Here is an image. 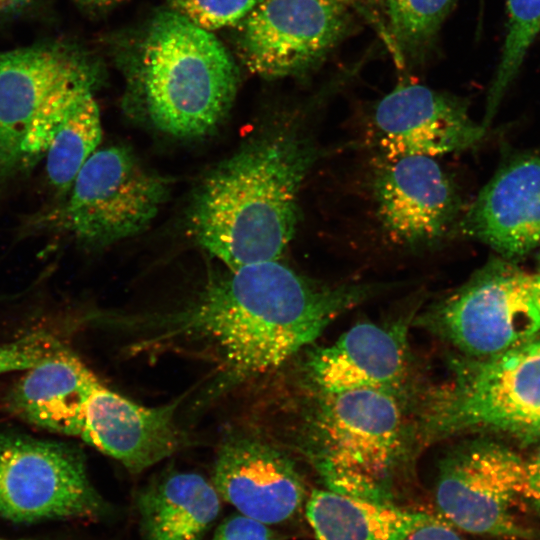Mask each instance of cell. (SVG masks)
<instances>
[{"label":"cell","instance_id":"24","mask_svg":"<svg viewBox=\"0 0 540 540\" xmlns=\"http://www.w3.org/2000/svg\"><path fill=\"white\" fill-rule=\"evenodd\" d=\"M259 0H166L169 9L196 26L214 31L239 24Z\"/></svg>","mask_w":540,"mask_h":540},{"label":"cell","instance_id":"3","mask_svg":"<svg viewBox=\"0 0 540 540\" xmlns=\"http://www.w3.org/2000/svg\"><path fill=\"white\" fill-rule=\"evenodd\" d=\"M129 73L152 124L183 138L214 129L239 84L238 67L221 41L170 9L156 13L144 28Z\"/></svg>","mask_w":540,"mask_h":540},{"label":"cell","instance_id":"12","mask_svg":"<svg viewBox=\"0 0 540 540\" xmlns=\"http://www.w3.org/2000/svg\"><path fill=\"white\" fill-rule=\"evenodd\" d=\"M373 194L383 229L391 240L409 248L440 243L462 218L456 185L433 157L384 160L373 181Z\"/></svg>","mask_w":540,"mask_h":540},{"label":"cell","instance_id":"17","mask_svg":"<svg viewBox=\"0 0 540 540\" xmlns=\"http://www.w3.org/2000/svg\"><path fill=\"white\" fill-rule=\"evenodd\" d=\"M313 382L325 394L372 389L395 395L407 368L405 328L358 323L308 357Z\"/></svg>","mask_w":540,"mask_h":540},{"label":"cell","instance_id":"2","mask_svg":"<svg viewBox=\"0 0 540 540\" xmlns=\"http://www.w3.org/2000/svg\"><path fill=\"white\" fill-rule=\"evenodd\" d=\"M302 118H288L218 164L191 201L188 228L229 269L279 260L299 218L302 184L321 149Z\"/></svg>","mask_w":540,"mask_h":540},{"label":"cell","instance_id":"31","mask_svg":"<svg viewBox=\"0 0 540 540\" xmlns=\"http://www.w3.org/2000/svg\"><path fill=\"white\" fill-rule=\"evenodd\" d=\"M529 289L534 303L540 312V273L529 274Z\"/></svg>","mask_w":540,"mask_h":540},{"label":"cell","instance_id":"26","mask_svg":"<svg viewBox=\"0 0 540 540\" xmlns=\"http://www.w3.org/2000/svg\"><path fill=\"white\" fill-rule=\"evenodd\" d=\"M212 540H281V536L269 525L238 513L217 527Z\"/></svg>","mask_w":540,"mask_h":540},{"label":"cell","instance_id":"14","mask_svg":"<svg viewBox=\"0 0 540 540\" xmlns=\"http://www.w3.org/2000/svg\"><path fill=\"white\" fill-rule=\"evenodd\" d=\"M212 484L238 513L269 526L294 517L305 499L303 481L292 461L263 440L242 434L221 445Z\"/></svg>","mask_w":540,"mask_h":540},{"label":"cell","instance_id":"33","mask_svg":"<svg viewBox=\"0 0 540 540\" xmlns=\"http://www.w3.org/2000/svg\"><path fill=\"white\" fill-rule=\"evenodd\" d=\"M0 540H7V539H4V538H1V537H0ZM20 540H26V539H20Z\"/></svg>","mask_w":540,"mask_h":540},{"label":"cell","instance_id":"32","mask_svg":"<svg viewBox=\"0 0 540 540\" xmlns=\"http://www.w3.org/2000/svg\"><path fill=\"white\" fill-rule=\"evenodd\" d=\"M372 5L380 6V0H369Z\"/></svg>","mask_w":540,"mask_h":540},{"label":"cell","instance_id":"27","mask_svg":"<svg viewBox=\"0 0 540 540\" xmlns=\"http://www.w3.org/2000/svg\"><path fill=\"white\" fill-rule=\"evenodd\" d=\"M521 500L540 515V444L528 457H523Z\"/></svg>","mask_w":540,"mask_h":540},{"label":"cell","instance_id":"1","mask_svg":"<svg viewBox=\"0 0 540 540\" xmlns=\"http://www.w3.org/2000/svg\"><path fill=\"white\" fill-rule=\"evenodd\" d=\"M227 269L184 307L145 320V327L152 343L207 344L230 383L277 368L341 314L385 287L322 283L279 260Z\"/></svg>","mask_w":540,"mask_h":540},{"label":"cell","instance_id":"28","mask_svg":"<svg viewBox=\"0 0 540 540\" xmlns=\"http://www.w3.org/2000/svg\"><path fill=\"white\" fill-rule=\"evenodd\" d=\"M406 540H464L451 527L434 520L414 531Z\"/></svg>","mask_w":540,"mask_h":540},{"label":"cell","instance_id":"8","mask_svg":"<svg viewBox=\"0 0 540 540\" xmlns=\"http://www.w3.org/2000/svg\"><path fill=\"white\" fill-rule=\"evenodd\" d=\"M361 0H259L238 24L245 66L268 79L317 69L354 30Z\"/></svg>","mask_w":540,"mask_h":540},{"label":"cell","instance_id":"16","mask_svg":"<svg viewBox=\"0 0 540 540\" xmlns=\"http://www.w3.org/2000/svg\"><path fill=\"white\" fill-rule=\"evenodd\" d=\"M459 229L505 258L540 245V155L501 168L463 214Z\"/></svg>","mask_w":540,"mask_h":540},{"label":"cell","instance_id":"10","mask_svg":"<svg viewBox=\"0 0 540 540\" xmlns=\"http://www.w3.org/2000/svg\"><path fill=\"white\" fill-rule=\"evenodd\" d=\"M425 321L473 359L502 354L540 333L529 274L498 260L435 305Z\"/></svg>","mask_w":540,"mask_h":540},{"label":"cell","instance_id":"5","mask_svg":"<svg viewBox=\"0 0 540 540\" xmlns=\"http://www.w3.org/2000/svg\"><path fill=\"white\" fill-rule=\"evenodd\" d=\"M313 431L314 463L329 490L391 502L389 483L402 445L394 394L372 389L325 394Z\"/></svg>","mask_w":540,"mask_h":540},{"label":"cell","instance_id":"11","mask_svg":"<svg viewBox=\"0 0 540 540\" xmlns=\"http://www.w3.org/2000/svg\"><path fill=\"white\" fill-rule=\"evenodd\" d=\"M523 456L491 442L457 450L441 465L435 502L441 515L463 531L519 540L531 537L514 509L521 500Z\"/></svg>","mask_w":540,"mask_h":540},{"label":"cell","instance_id":"13","mask_svg":"<svg viewBox=\"0 0 540 540\" xmlns=\"http://www.w3.org/2000/svg\"><path fill=\"white\" fill-rule=\"evenodd\" d=\"M372 128L383 160L460 152L486 131L470 117L463 99L419 84H401L380 99Z\"/></svg>","mask_w":540,"mask_h":540},{"label":"cell","instance_id":"29","mask_svg":"<svg viewBox=\"0 0 540 540\" xmlns=\"http://www.w3.org/2000/svg\"><path fill=\"white\" fill-rule=\"evenodd\" d=\"M79 7L92 11L101 12L110 9L126 0H73Z\"/></svg>","mask_w":540,"mask_h":540},{"label":"cell","instance_id":"6","mask_svg":"<svg viewBox=\"0 0 540 540\" xmlns=\"http://www.w3.org/2000/svg\"><path fill=\"white\" fill-rule=\"evenodd\" d=\"M426 424L438 436L490 429L540 437V337L458 367L432 401Z\"/></svg>","mask_w":540,"mask_h":540},{"label":"cell","instance_id":"15","mask_svg":"<svg viewBox=\"0 0 540 540\" xmlns=\"http://www.w3.org/2000/svg\"><path fill=\"white\" fill-rule=\"evenodd\" d=\"M178 402L145 407L100 383L87 398L77 437L139 473L173 454L182 435L175 421Z\"/></svg>","mask_w":540,"mask_h":540},{"label":"cell","instance_id":"20","mask_svg":"<svg viewBox=\"0 0 540 540\" xmlns=\"http://www.w3.org/2000/svg\"><path fill=\"white\" fill-rule=\"evenodd\" d=\"M305 514L317 540H406L435 518L403 509L392 502L374 501L314 490Z\"/></svg>","mask_w":540,"mask_h":540},{"label":"cell","instance_id":"4","mask_svg":"<svg viewBox=\"0 0 540 540\" xmlns=\"http://www.w3.org/2000/svg\"><path fill=\"white\" fill-rule=\"evenodd\" d=\"M99 78L95 60L63 42L0 52V178L44 158L61 119Z\"/></svg>","mask_w":540,"mask_h":540},{"label":"cell","instance_id":"9","mask_svg":"<svg viewBox=\"0 0 540 540\" xmlns=\"http://www.w3.org/2000/svg\"><path fill=\"white\" fill-rule=\"evenodd\" d=\"M106 504L80 450L0 431V516L19 523L97 519Z\"/></svg>","mask_w":540,"mask_h":540},{"label":"cell","instance_id":"19","mask_svg":"<svg viewBox=\"0 0 540 540\" xmlns=\"http://www.w3.org/2000/svg\"><path fill=\"white\" fill-rule=\"evenodd\" d=\"M212 482L193 472L153 480L137 495L144 540H203L221 503Z\"/></svg>","mask_w":540,"mask_h":540},{"label":"cell","instance_id":"7","mask_svg":"<svg viewBox=\"0 0 540 540\" xmlns=\"http://www.w3.org/2000/svg\"><path fill=\"white\" fill-rule=\"evenodd\" d=\"M168 192L166 178L127 147L110 145L88 158L53 218L81 244L107 246L144 231Z\"/></svg>","mask_w":540,"mask_h":540},{"label":"cell","instance_id":"30","mask_svg":"<svg viewBox=\"0 0 540 540\" xmlns=\"http://www.w3.org/2000/svg\"><path fill=\"white\" fill-rule=\"evenodd\" d=\"M33 0H0V15L17 11L30 4Z\"/></svg>","mask_w":540,"mask_h":540},{"label":"cell","instance_id":"22","mask_svg":"<svg viewBox=\"0 0 540 540\" xmlns=\"http://www.w3.org/2000/svg\"><path fill=\"white\" fill-rule=\"evenodd\" d=\"M455 0H380L387 34L404 59H423L435 42Z\"/></svg>","mask_w":540,"mask_h":540},{"label":"cell","instance_id":"25","mask_svg":"<svg viewBox=\"0 0 540 540\" xmlns=\"http://www.w3.org/2000/svg\"><path fill=\"white\" fill-rule=\"evenodd\" d=\"M65 349L47 332H33L12 342L0 344V374L27 370Z\"/></svg>","mask_w":540,"mask_h":540},{"label":"cell","instance_id":"23","mask_svg":"<svg viewBox=\"0 0 540 540\" xmlns=\"http://www.w3.org/2000/svg\"><path fill=\"white\" fill-rule=\"evenodd\" d=\"M507 9V34L496 75L488 92L482 123L486 128L540 31V0H507Z\"/></svg>","mask_w":540,"mask_h":540},{"label":"cell","instance_id":"21","mask_svg":"<svg viewBox=\"0 0 540 540\" xmlns=\"http://www.w3.org/2000/svg\"><path fill=\"white\" fill-rule=\"evenodd\" d=\"M102 125L94 92L81 96L57 125L46 149L45 168L50 184L69 192L77 174L98 148Z\"/></svg>","mask_w":540,"mask_h":540},{"label":"cell","instance_id":"18","mask_svg":"<svg viewBox=\"0 0 540 540\" xmlns=\"http://www.w3.org/2000/svg\"><path fill=\"white\" fill-rule=\"evenodd\" d=\"M8 394V406L18 417L68 436L78 435L83 406L101 383L66 348L25 370Z\"/></svg>","mask_w":540,"mask_h":540}]
</instances>
